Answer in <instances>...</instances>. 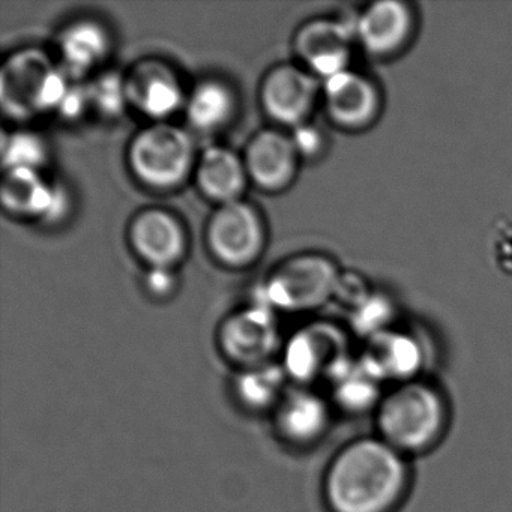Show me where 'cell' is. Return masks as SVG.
Listing matches in <instances>:
<instances>
[{"mask_svg": "<svg viewBox=\"0 0 512 512\" xmlns=\"http://www.w3.org/2000/svg\"><path fill=\"white\" fill-rule=\"evenodd\" d=\"M134 253L149 268L178 265L187 253V233L181 220L164 209H145L133 218L128 230Z\"/></svg>", "mask_w": 512, "mask_h": 512, "instance_id": "obj_10", "label": "cell"}, {"mask_svg": "<svg viewBox=\"0 0 512 512\" xmlns=\"http://www.w3.org/2000/svg\"><path fill=\"white\" fill-rule=\"evenodd\" d=\"M206 242L221 265L229 268L253 265L266 245L262 215L244 200L220 205L209 218Z\"/></svg>", "mask_w": 512, "mask_h": 512, "instance_id": "obj_6", "label": "cell"}, {"mask_svg": "<svg viewBox=\"0 0 512 512\" xmlns=\"http://www.w3.org/2000/svg\"><path fill=\"white\" fill-rule=\"evenodd\" d=\"M145 286L151 295L164 298L175 290V274L170 268H149L146 272Z\"/></svg>", "mask_w": 512, "mask_h": 512, "instance_id": "obj_28", "label": "cell"}, {"mask_svg": "<svg viewBox=\"0 0 512 512\" xmlns=\"http://www.w3.org/2000/svg\"><path fill=\"white\" fill-rule=\"evenodd\" d=\"M284 373L274 365L248 368L239 376L236 391L247 406L262 409L278 400L283 391Z\"/></svg>", "mask_w": 512, "mask_h": 512, "instance_id": "obj_22", "label": "cell"}, {"mask_svg": "<svg viewBox=\"0 0 512 512\" xmlns=\"http://www.w3.org/2000/svg\"><path fill=\"white\" fill-rule=\"evenodd\" d=\"M328 424V406L319 395L311 392H293L278 407V430L292 443L314 442L325 433Z\"/></svg>", "mask_w": 512, "mask_h": 512, "instance_id": "obj_19", "label": "cell"}, {"mask_svg": "<svg viewBox=\"0 0 512 512\" xmlns=\"http://www.w3.org/2000/svg\"><path fill=\"white\" fill-rule=\"evenodd\" d=\"M323 89L329 118L340 127L359 130L379 115V92L365 77L346 70L326 79Z\"/></svg>", "mask_w": 512, "mask_h": 512, "instance_id": "obj_15", "label": "cell"}, {"mask_svg": "<svg viewBox=\"0 0 512 512\" xmlns=\"http://www.w3.org/2000/svg\"><path fill=\"white\" fill-rule=\"evenodd\" d=\"M58 47L65 73L79 79L109 58L112 38L103 23L80 19L62 29Z\"/></svg>", "mask_w": 512, "mask_h": 512, "instance_id": "obj_18", "label": "cell"}, {"mask_svg": "<svg viewBox=\"0 0 512 512\" xmlns=\"http://www.w3.org/2000/svg\"><path fill=\"white\" fill-rule=\"evenodd\" d=\"M299 154L292 137L275 130L257 133L245 149L248 178L266 191L289 187L298 172Z\"/></svg>", "mask_w": 512, "mask_h": 512, "instance_id": "obj_12", "label": "cell"}, {"mask_svg": "<svg viewBox=\"0 0 512 512\" xmlns=\"http://www.w3.org/2000/svg\"><path fill=\"white\" fill-rule=\"evenodd\" d=\"M290 137H292L299 157H314L322 149V136L316 128L310 127V125H299Z\"/></svg>", "mask_w": 512, "mask_h": 512, "instance_id": "obj_27", "label": "cell"}, {"mask_svg": "<svg viewBox=\"0 0 512 512\" xmlns=\"http://www.w3.org/2000/svg\"><path fill=\"white\" fill-rule=\"evenodd\" d=\"M340 274L337 266L317 253L299 254L280 263L260 286L257 301L272 310H313L337 293Z\"/></svg>", "mask_w": 512, "mask_h": 512, "instance_id": "obj_5", "label": "cell"}, {"mask_svg": "<svg viewBox=\"0 0 512 512\" xmlns=\"http://www.w3.org/2000/svg\"><path fill=\"white\" fill-rule=\"evenodd\" d=\"M89 109H92L91 97H89L88 83L71 82L64 100L58 109V115L62 116L65 121H77L82 118Z\"/></svg>", "mask_w": 512, "mask_h": 512, "instance_id": "obj_26", "label": "cell"}, {"mask_svg": "<svg viewBox=\"0 0 512 512\" xmlns=\"http://www.w3.org/2000/svg\"><path fill=\"white\" fill-rule=\"evenodd\" d=\"M194 178L199 190L218 205L242 200L250 179L244 157L224 146H209L199 155Z\"/></svg>", "mask_w": 512, "mask_h": 512, "instance_id": "obj_17", "label": "cell"}, {"mask_svg": "<svg viewBox=\"0 0 512 512\" xmlns=\"http://www.w3.org/2000/svg\"><path fill=\"white\" fill-rule=\"evenodd\" d=\"M92 109L104 118H118L130 106L128 101L127 80L116 71L100 74L88 83Z\"/></svg>", "mask_w": 512, "mask_h": 512, "instance_id": "obj_24", "label": "cell"}, {"mask_svg": "<svg viewBox=\"0 0 512 512\" xmlns=\"http://www.w3.org/2000/svg\"><path fill=\"white\" fill-rule=\"evenodd\" d=\"M71 77L40 49L17 50L0 68V106L17 121L58 112Z\"/></svg>", "mask_w": 512, "mask_h": 512, "instance_id": "obj_2", "label": "cell"}, {"mask_svg": "<svg viewBox=\"0 0 512 512\" xmlns=\"http://www.w3.org/2000/svg\"><path fill=\"white\" fill-rule=\"evenodd\" d=\"M406 485L401 452L380 437L359 439L332 460L325 476V497L332 512H389Z\"/></svg>", "mask_w": 512, "mask_h": 512, "instance_id": "obj_1", "label": "cell"}, {"mask_svg": "<svg viewBox=\"0 0 512 512\" xmlns=\"http://www.w3.org/2000/svg\"><path fill=\"white\" fill-rule=\"evenodd\" d=\"M445 424L442 395L433 386L416 380L400 383L377 407L380 439L401 454L433 445Z\"/></svg>", "mask_w": 512, "mask_h": 512, "instance_id": "obj_3", "label": "cell"}, {"mask_svg": "<svg viewBox=\"0 0 512 512\" xmlns=\"http://www.w3.org/2000/svg\"><path fill=\"white\" fill-rule=\"evenodd\" d=\"M220 346L224 355L236 364L247 368L265 365L278 346L275 310L256 301L236 311L221 326Z\"/></svg>", "mask_w": 512, "mask_h": 512, "instance_id": "obj_7", "label": "cell"}, {"mask_svg": "<svg viewBox=\"0 0 512 512\" xmlns=\"http://www.w3.org/2000/svg\"><path fill=\"white\" fill-rule=\"evenodd\" d=\"M185 115L199 133H217L236 113V95L227 83L206 79L194 86L185 104Z\"/></svg>", "mask_w": 512, "mask_h": 512, "instance_id": "obj_20", "label": "cell"}, {"mask_svg": "<svg viewBox=\"0 0 512 512\" xmlns=\"http://www.w3.org/2000/svg\"><path fill=\"white\" fill-rule=\"evenodd\" d=\"M0 196L11 214L40 218L47 223L62 220L70 209L68 191L44 179L40 170H5Z\"/></svg>", "mask_w": 512, "mask_h": 512, "instance_id": "obj_11", "label": "cell"}, {"mask_svg": "<svg viewBox=\"0 0 512 512\" xmlns=\"http://www.w3.org/2000/svg\"><path fill=\"white\" fill-rule=\"evenodd\" d=\"M335 397L347 409H364L373 403L377 397L376 377L365 368L353 370L350 365H344L334 376Z\"/></svg>", "mask_w": 512, "mask_h": 512, "instance_id": "obj_25", "label": "cell"}, {"mask_svg": "<svg viewBox=\"0 0 512 512\" xmlns=\"http://www.w3.org/2000/svg\"><path fill=\"white\" fill-rule=\"evenodd\" d=\"M2 160L4 170L32 169L41 170L49 160V146L43 137L34 131H16L4 134L2 139Z\"/></svg>", "mask_w": 512, "mask_h": 512, "instance_id": "obj_23", "label": "cell"}, {"mask_svg": "<svg viewBox=\"0 0 512 512\" xmlns=\"http://www.w3.org/2000/svg\"><path fill=\"white\" fill-rule=\"evenodd\" d=\"M413 31L415 16L409 5L392 0L370 5L358 25L362 46L379 58L397 55L409 44Z\"/></svg>", "mask_w": 512, "mask_h": 512, "instance_id": "obj_16", "label": "cell"}, {"mask_svg": "<svg viewBox=\"0 0 512 512\" xmlns=\"http://www.w3.org/2000/svg\"><path fill=\"white\" fill-rule=\"evenodd\" d=\"M295 52L313 76L329 77L347 70L350 35L343 23L313 20L295 35Z\"/></svg>", "mask_w": 512, "mask_h": 512, "instance_id": "obj_14", "label": "cell"}, {"mask_svg": "<svg viewBox=\"0 0 512 512\" xmlns=\"http://www.w3.org/2000/svg\"><path fill=\"white\" fill-rule=\"evenodd\" d=\"M128 101L137 112L155 122H167L185 109L188 95L173 68L160 59H145L125 76Z\"/></svg>", "mask_w": 512, "mask_h": 512, "instance_id": "obj_8", "label": "cell"}, {"mask_svg": "<svg viewBox=\"0 0 512 512\" xmlns=\"http://www.w3.org/2000/svg\"><path fill=\"white\" fill-rule=\"evenodd\" d=\"M193 137L169 122H154L134 136L128 148L133 175L146 187L169 191L181 187L196 169Z\"/></svg>", "mask_w": 512, "mask_h": 512, "instance_id": "obj_4", "label": "cell"}, {"mask_svg": "<svg viewBox=\"0 0 512 512\" xmlns=\"http://www.w3.org/2000/svg\"><path fill=\"white\" fill-rule=\"evenodd\" d=\"M317 95V77L292 64L272 68L260 88V101L266 115L278 124L295 128L305 124Z\"/></svg>", "mask_w": 512, "mask_h": 512, "instance_id": "obj_9", "label": "cell"}, {"mask_svg": "<svg viewBox=\"0 0 512 512\" xmlns=\"http://www.w3.org/2000/svg\"><path fill=\"white\" fill-rule=\"evenodd\" d=\"M341 338L331 326L316 325L293 335L286 350V373L299 382L334 377L346 365Z\"/></svg>", "mask_w": 512, "mask_h": 512, "instance_id": "obj_13", "label": "cell"}, {"mask_svg": "<svg viewBox=\"0 0 512 512\" xmlns=\"http://www.w3.org/2000/svg\"><path fill=\"white\" fill-rule=\"evenodd\" d=\"M365 368L376 379H400L401 383L412 380L421 365L418 346L406 337H395L377 346L364 362Z\"/></svg>", "mask_w": 512, "mask_h": 512, "instance_id": "obj_21", "label": "cell"}]
</instances>
